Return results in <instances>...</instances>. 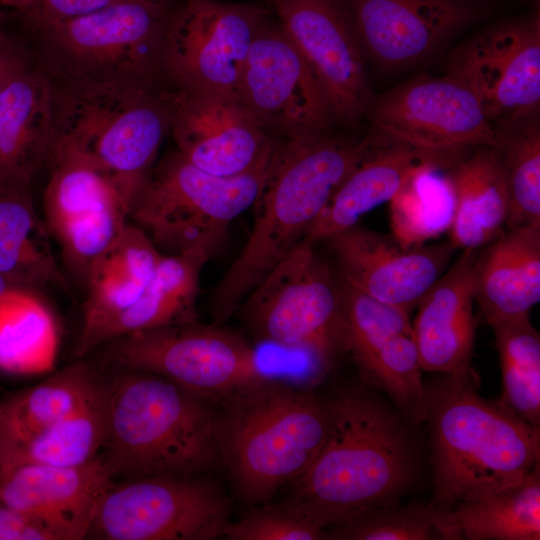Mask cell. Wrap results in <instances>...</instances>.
Listing matches in <instances>:
<instances>
[{"label":"cell","mask_w":540,"mask_h":540,"mask_svg":"<svg viewBox=\"0 0 540 540\" xmlns=\"http://www.w3.org/2000/svg\"><path fill=\"white\" fill-rule=\"evenodd\" d=\"M492 147L508 192L506 229L540 224L539 120L502 132L499 142Z\"/></svg>","instance_id":"obj_37"},{"label":"cell","mask_w":540,"mask_h":540,"mask_svg":"<svg viewBox=\"0 0 540 540\" xmlns=\"http://www.w3.org/2000/svg\"><path fill=\"white\" fill-rule=\"evenodd\" d=\"M0 4L12 7L20 15L27 14L31 7V0H0Z\"/></svg>","instance_id":"obj_43"},{"label":"cell","mask_w":540,"mask_h":540,"mask_svg":"<svg viewBox=\"0 0 540 540\" xmlns=\"http://www.w3.org/2000/svg\"><path fill=\"white\" fill-rule=\"evenodd\" d=\"M238 95L266 131L287 139L326 133L334 121L302 54L280 23L266 18L250 47Z\"/></svg>","instance_id":"obj_16"},{"label":"cell","mask_w":540,"mask_h":540,"mask_svg":"<svg viewBox=\"0 0 540 540\" xmlns=\"http://www.w3.org/2000/svg\"><path fill=\"white\" fill-rule=\"evenodd\" d=\"M36 64L32 45L10 32L4 24L0 28V81L12 79Z\"/></svg>","instance_id":"obj_41"},{"label":"cell","mask_w":540,"mask_h":540,"mask_svg":"<svg viewBox=\"0 0 540 540\" xmlns=\"http://www.w3.org/2000/svg\"><path fill=\"white\" fill-rule=\"evenodd\" d=\"M326 133L288 139L275 148L262 190L254 203L250 235L210 299L212 323L222 325L249 292L306 236L349 173L373 148Z\"/></svg>","instance_id":"obj_2"},{"label":"cell","mask_w":540,"mask_h":540,"mask_svg":"<svg viewBox=\"0 0 540 540\" xmlns=\"http://www.w3.org/2000/svg\"><path fill=\"white\" fill-rule=\"evenodd\" d=\"M230 522L224 491L202 475L115 481L100 500L85 539L213 540Z\"/></svg>","instance_id":"obj_11"},{"label":"cell","mask_w":540,"mask_h":540,"mask_svg":"<svg viewBox=\"0 0 540 540\" xmlns=\"http://www.w3.org/2000/svg\"><path fill=\"white\" fill-rule=\"evenodd\" d=\"M47 164L44 222L57 242L98 225L118 205L131 209L113 179L87 160L56 151L50 153Z\"/></svg>","instance_id":"obj_28"},{"label":"cell","mask_w":540,"mask_h":540,"mask_svg":"<svg viewBox=\"0 0 540 540\" xmlns=\"http://www.w3.org/2000/svg\"><path fill=\"white\" fill-rule=\"evenodd\" d=\"M36 2H37V0H31L32 7H31L30 11L33 9V7L35 6ZM30 11H29V12H30ZM29 12H28V13H29ZM19 15H20V14H19ZM25 15H26V14H25Z\"/></svg>","instance_id":"obj_46"},{"label":"cell","mask_w":540,"mask_h":540,"mask_svg":"<svg viewBox=\"0 0 540 540\" xmlns=\"http://www.w3.org/2000/svg\"><path fill=\"white\" fill-rule=\"evenodd\" d=\"M270 163L250 173L224 177L195 167L176 151L149 174L129 220L163 254L193 248L213 254L230 223L256 202Z\"/></svg>","instance_id":"obj_8"},{"label":"cell","mask_w":540,"mask_h":540,"mask_svg":"<svg viewBox=\"0 0 540 540\" xmlns=\"http://www.w3.org/2000/svg\"><path fill=\"white\" fill-rule=\"evenodd\" d=\"M368 112L375 132L427 153L459 154L500 139L474 94L446 75L403 83L373 100Z\"/></svg>","instance_id":"obj_15"},{"label":"cell","mask_w":540,"mask_h":540,"mask_svg":"<svg viewBox=\"0 0 540 540\" xmlns=\"http://www.w3.org/2000/svg\"><path fill=\"white\" fill-rule=\"evenodd\" d=\"M53 137L52 85L37 63L0 93V184L31 185Z\"/></svg>","instance_id":"obj_23"},{"label":"cell","mask_w":540,"mask_h":540,"mask_svg":"<svg viewBox=\"0 0 540 540\" xmlns=\"http://www.w3.org/2000/svg\"><path fill=\"white\" fill-rule=\"evenodd\" d=\"M163 255L129 220L93 261L84 281L87 294L75 351L79 359L95 333L139 298Z\"/></svg>","instance_id":"obj_24"},{"label":"cell","mask_w":540,"mask_h":540,"mask_svg":"<svg viewBox=\"0 0 540 540\" xmlns=\"http://www.w3.org/2000/svg\"><path fill=\"white\" fill-rule=\"evenodd\" d=\"M114 482L99 456L77 466H7L0 467V498L54 540H80Z\"/></svg>","instance_id":"obj_21"},{"label":"cell","mask_w":540,"mask_h":540,"mask_svg":"<svg viewBox=\"0 0 540 540\" xmlns=\"http://www.w3.org/2000/svg\"><path fill=\"white\" fill-rule=\"evenodd\" d=\"M102 376L79 360L0 402V459L73 412L97 389Z\"/></svg>","instance_id":"obj_31"},{"label":"cell","mask_w":540,"mask_h":540,"mask_svg":"<svg viewBox=\"0 0 540 540\" xmlns=\"http://www.w3.org/2000/svg\"><path fill=\"white\" fill-rule=\"evenodd\" d=\"M97 350L110 366L160 375L216 405L268 377L246 338L213 323L138 331Z\"/></svg>","instance_id":"obj_10"},{"label":"cell","mask_w":540,"mask_h":540,"mask_svg":"<svg viewBox=\"0 0 540 540\" xmlns=\"http://www.w3.org/2000/svg\"><path fill=\"white\" fill-rule=\"evenodd\" d=\"M326 240L342 280L409 314L444 273L456 249L450 240L406 248L357 224Z\"/></svg>","instance_id":"obj_20"},{"label":"cell","mask_w":540,"mask_h":540,"mask_svg":"<svg viewBox=\"0 0 540 540\" xmlns=\"http://www.w3.org/2000/svg\"><path fill=\"white\" fill-rule=\"evenodd\" d=\"M211 255L203 248L164 254L139 298L95 333L80 359L127 334L198 321L200 275Z\"/></svg>","instance_id":"obj_26"},{"label":"cell","mask_w":540,"mask_h":540,"mask_svg":"<svg viewBox=\"0 0 540 540\" xmlns=\"http://www.w3.org/2000/svg\"><path fill=\"white\" fill-rule=\"evenodd\" d=\"M50 80V153L87 160L113 179L132 207L170 132V90L82 77Z\"/></svg>","instance_id":"obj_6"},{"label":"cell","mask_w":540,"mask_h":540,"mask_svg":"<svg viewBox=\"0 0 540 540\" xmlns=\"http://www.w3.org/2000/svg\"><path fill=\"white\" fill-rule=\"evenodd\" d=\"M327 532L334 540H448L441 510L429 503L372 508L329 526Z\"/></svg>","instance_id":"obj_38"},{"label":"cell","mask_w":540,"mask_h":540,"mask_svg":"<svg viewBox=\"0 0 540 540\" xmlns=\"http://www.w3.org/2000/svg\"><path fill=\"white\" fill-rule=\"evenodd\" d=\"M50 237L35 209L31 185L0 184V274L16 288L69 291Z\"/></svg>","instance_id":"obj_30"},{"label":"cell","mask_w":540,"mask_h":540,"mask_svg":"<svg viewBox=\"0 0 540 540\" xmlns=\"http://www.w3.org/2000/svg\"><path fill=\"white\" fill-rule=\"evenodd\" d=\"M431 445L429 504L448 510L522 480L540 463V429L499 400H486L470 378L423 381Z\"/></svg>","instance_id":"obj_4"},{"label":"cell","mask_w":540,"mask_h":540,"mask_svg":"<svg viewBox=\"0 0 540 540\" xmlns=\"http://www.w3.org/2000/svg\"><path fill=\"white\" fill-rule=\"evenodd\" d=\"M499 354L502 393L498 399L540 429V335L530 314L490 325Z\"/></svg>","instance_id":"obj_36"},{"label":"cell","mask_w":540,"mask_h":540,"mask_svg":"<svg viewBox=\"0 0 540 540\" xmlns=\"http://www.w3.org/2000/svg\"><path fill=\"white\" fill-rule=\"evenodd\" d=\"M327 401L325 439L288 499L325 528L399 504L421 471L412 424L381 396L355 388Z\"/></svg>","instance_id":"obj_1"},{"label":"cell","mask_w":540,"mask_h":540,"mask_svg":"<svg viewBox=\"0 0 540 540\" xmlns=\"http://www.w3.org/2000/svg\"><path fill=\"white\" fill-rule=\"evenodd\" d=\"M447 173L455 198L449 240L456 249L480 248L499 235L509 213L498 156L492 146H479L451 163Z\"/></svg>","instance_id":"obj_29"},{"label":"cell","mask_w":540,"mask_h":540,"mask_svg":"<svg viewBox=\"0 0 540 540\" xmlns=\"http://www.w3.org/2000/svg\"><path fill=\"white\" fill-rule=\"evenodd\" d=\"M342 340L366 385L382 391L412 425L426 420L424 385L409 313L340 279Z\"/></svg>","instance_id":"obj_14"},{"label":"cell","mask_w":540,"mask_h":540,"mask_svg":"<svg viewBox=\"0 0 540 540\" xmlns=\"http://www.w3.org/2000/svg\"><path fill=\"white\" fill-rule=\"evenodd\" d=\"M385 137V136H384ZM375 135L370 153L349 173L321 210L305 238L316 244L357 224L360 217L390 202L411 170L423 159L441 154L416 150Z\"/></svg>","instance_id":"obj_27"},{"label":"cell","mask_w":540,"mask_h":540,"mask_svg":"<svg viewBox=\"0 0 540 540\" xmlns=\"http://www.w3.org/2000/svg\"><path fill=\"white\" fill-rule=\"evenodd\" d=\"M457 159L452 154L423 159L390 201L393 238L403 247L425 244L449 231L455 198L447 167Z\"/></svg>","instance_id":"obj_33"},{"label":"cell","mask_w":540,"mask_h":540,"mask_svg":"<svg viewBox=\"0 0 540 540\" xmlns=\"http://www.w3.org/2000/svg\"><path fill=\"white\" fill-rule=\"evenodd\" d=\"M219 406V464L239 499L251 506L269 502L299 478L327 433V400L270 377Z\"/></svg>","instance_id":"obj_5"},{"label":"cell","mask_w":540,"mask_h":540,"mask_svg":"<svg viewBox=\"0 0 540 540\" xmlns=\"http://www.w3.org/2000/svg\"><path fill=\"white\" fill-rule=\"evenodd\" d=\"M58 330L49 307L35 291L16 288L0 298V370L12 374L49 371Z\"/></svg>","instance_id":"obj_34"},{"label":"cell","mask_w":540,"mask_h":540,"mask_svg":"<svg viewBox=\"0 0 540 540\" xmlns=\"http://www.w3.org/2000/svg\"><path fill=\"white\" fill-rule=\"evenodd\" d=\"M6 19V14L0 11V28L5 24Z\"/></svg>","instance_id":"obj_44"},{"label":"cell","mask_w":540,"mask_h":540,"mask_svg":"<svg viewBox=\"0 0 540 540\" xmlns=\"http://www.w3.org/2000/svg\"><path fill=\"white\" fill-rule=\"evenodd\" d=\"M171 5L116 0L92 12L26 26L50 77H82L162 88V46Z\"/></svg>","instance_id":"obj_7"},{"label":"cell","mask_w":540,"mask_h":540,"mask_svg":"<svg viewBox=\"0 0 540 540\" xmlns=\"http://www.w3.org/2000/svg\"><path fill=\"white\" fill-rule=\"evenodd\" d=\"M0 540H54L44 527L22 516L0 498Z\"/></svg>","instance_id":"obj_42"},{"label":"cell","mask_w":540,"mask_h":540,"mask_svg":"<svg viewBox=\"0 0 540 540\" xmlns=\"http://www.w3.org/2000/svg\"><path fill=\"white\" fill-rule=\"evenodd\" d=\"M314 245L302 240L241 303L243 320L261 341L302 350L327 373L344 352L338 282Z\"/></svg>","instance_id":"obj_9"},{"label":"cell","mask_w":540,"mask_h":540,"mask_svg":"<svg viewBox=\"0 0 540 540\" xmlns=\"http://www.w3.org/2000/svg\"><path fill=\"white\" fill-rule=\"evenodd\" d=\"M446 76L474 94L499 133L538 119L540 15L495 23L459 45Z\"/></svg>","instance_id":"obj_13"},{"label":"cell","mask_w":540,"mask_h":540,"mask_svg":"<svg viewBox=\"0 0 540 540\" xmlns=\"http://www.w3.org/2000/svg\"><path fill=\"white\" fill-rule=\"evenodd\" d=\"M152 1H155V2H158V3H162V4H166V5H171V3H172L174 0H152Z\"/></svg>","instance_id":"obj_45"},{"label":"cell","mask_w":540,"mask_h":540,"mask_svg":"<svg viewBox=\"0 0 540 540\" xmlns=\"http://www.w3.org/2000/svg\"><path fill=\"white\" fill-rule=\"evenodd\" d=\"M474 301L489 326L530 314L540 301V224L507 230L479 253Z\"/></svg>","instance_id":"obj_25"},{"label":"cell","mask_w":540,"mask_h":540,"mask_svg":"<svg viewBox=\"0 0 540 540\" xmlns=\"http://www.w3.org/2000/svg\"><path fill=\"white\" fill-rule=\"evenodd\" d=\"M169 103L177 151L195 167L231 177L270 163L275 147L239 97L170 90Z\"/></svg>","instance_id":"obj_18"},{"label":"cell","mask_w":540,"mask_h":540,"mask_svg":"<svg viewBox=\"0 0 540 540\" xmlns=\"http://www.w3.org/2000/svg\"><path fill=\"white\" fill-rule=\"evenodd\" d=\"M266 9L220 0H184L171 9L162 46L172 91L239 97L246 58Z\"/></svg>","instance_id":"obj_12"},{"label":"cell","mask_w":540,"mask_h":540,"mask_svg":"<svg viewBox=\"0 0 540 540\" xmlns=\"http://www.w3.org/2000/svg\"><path fill=\"white\" fill-rule=\"evenodd\" d=\"M114 368L103 377L98 454L114 481L201 475L219 464L214 403L160 375Z\"/></svg>","instance_id":"obj_3"},{"label":"cell","mask_w":540,"mask_h":540,"mask_svg":"<svg viewBox=\"0 0 540 540\" xmlns=\"http://www.w3.org/2000/svg\"><path fill=\"white\" fill-rule=\"evenodd\" d=\"M116 0H37L26 15H19L24 25L32 26L86 14Z\"/></svg>","instance_id":"obj_40"},{"label":"cell","mask_w":540,"mask_h":540,"mask_svg":"<svg viewBox=\"0 0 540 540\" xmlns=\"http://www.w3.org/2000/svg\"><path fill=\"white\" fill-rule=\"evenodd\" d=\"M440 510L448 540H539L540 463L515 484Z\"/></svg>","instance_id":"obj_32"},{"label":"cell","mask_w":540,"mask_h":540,"mask_svg":"<svg viewBox=\"0 0 540 540\" xmlns=\"http://www.w3.org/2000/svg\"><path fill=\"white\" fill-rule=\"evenodd\" d=\"M278 22L320 86L334 121L353 125L372 104L366 56L343 0H272Z\"/></svg>","instance_id":"obj_17"},{"label":"cell","mask_w":540,"mask_h":540,"mask_svg":"<svg viewBox=\"0 0 540 540\" xmlns=\"http://www.w3.org/2000/svg\"><path fill=\"white\" fill-rule=\"evenodd\" d=\"M366 58L401 69L425 61L482 14L477 0H344Z\"/></svg>","instance_id":"obj_19"},{"label":"cell","mask_w":540,"mask_h":540,"mask_svg":"<svg viewBox=\"0 0 540 540\" xmlns=\"http://www.w3.org/2000/svg\"><path fill=\"white\" fill-rule=\"evenodd\" d=\"M103 377L87 400L60 421L17 445L0 459V467L22 464L77 466L98 456L104 437Z\"/></svg>","instance_id":"obj_35"},{"label":"cell","mask_w":540,"mask_h":540,"mask_svg":"<svg viewBox=\"0 0 540 540\" xmlns=\"http://www.w3.org/2000/svg\"><path fill=\"white\" fill-rule=\"evenodd\" d=\"M223 537L228 540H327L328 532L286 500L252 506L239 519L230 520Z\"/></svg>","instance_id":"obj_39"},{"label":"cell","mask_w":540,"mask_h":540,"mask_svg":"<svg viewBox=\"0 0 540 540\" xmlns=\"http://www.w3.org/2000/svg\"><path fill=\"white\" fill-rule=\"evenodd\" d=\"M479 249H464L417 304L412 329L423 371L471 376L476 328L474 266Z\"/></svg>","instance_id":"obj_22"}]
</instances>
